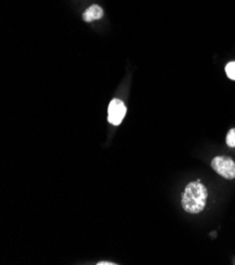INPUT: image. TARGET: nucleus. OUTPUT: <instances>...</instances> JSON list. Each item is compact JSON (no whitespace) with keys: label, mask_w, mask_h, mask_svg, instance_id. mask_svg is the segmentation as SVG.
Masks as SVG:
<instances>
[{"label":"nucleus","mask_w":235,"mask_h":265,"mask_svg":"<svg viewBox=\"0 0 235 265\" xmlns=\"http://www.w3.org/2000/svg\"><path fill=\"white\" fill-rule=\"evenodd\" d=\"M208 189L201 180L190 182L182 194V206L189 213H200L206 207Z\"/></svg>","instance_id":"1"},{"label":"nucleus","mask_w":235,"mask_h":265,"mask_svg":"<svg viewBox=\"0 0 235 265\" xmlns=\"http://www.w3.org/2000/svg\"><path fill=\"white\" fill-rule=\"evenodd\" d=\"M211 166L216 174L226 178V180L235 178V162L231 158L227 156L215 157L212 159Z\"/></svg>","instance_id":"2"},{"label":"nucleus","mask_w":235,"mask_h":265,"mask_svg":"<svg viewBox=\"0 0 235 265\" xmlns=\"http://www.w3.org/2000/svg\"><path fill=\"white\" fill-rule=\"evenodd\" d=\"M126 113L127 108L125 106V103L121 100L114 98V100L111 101L108 108V121L110 124H112L114 126L120 125Z\"/></svg>","instance_id":"3"},{"label":"nucleus","mask_w":235,"mask_h":265,"mask_svg":"<svg viewBox=\"0 0 235 265\" xmlns=\"http://www.w3.org/2000/svg\"><path fill=\"white\" fill-rule=\"evenodd\" d=\"M103 16V10L97 4H93L90 8L85 10L83 15L84 20L86 22H91L94 20H98Z\"/></svg>","instance_id":"4"},{"label":"nucleus","mask_w":235,"mask_h":265,"mask_svg":"<svg viewBox=\"0 0 235 265\" xmlns=\"http://www.w3.org/2000/svg\"><path fill=\"white\" fill-rule=\"evenodd\" d=\"M226 143L229 147L231 148L235 147V128H232L229 130L226 138Z\"/></svg>","instance_id":"5"},{"label":"nucleus","mask_w":235,"mask_h":265,"mask_svg":"<svg viewBox=\"0 0 235 265\" xmlns=\"http://www.w3.org/2000/svg\"><path fill=\"white\" fill-rule=\"evenodd\" d=\"M226 73L229 78L235 81V61H231L226 66Z\"/></svg>","instance_id":"6"},{"label":"nucleus","mask_w":235,"mask_h":265,"mask_svg":"<svg viewBox=\"0 0 235 265\" xmlns=\"http://www.w3.org/2000/svg\"><path fill=\"white\" fill-rule=\"evenodd\" d=\"M116 263H112V262H98L97 265H115Z\"/></svg>","instance_id":"7"}]
</instances>
